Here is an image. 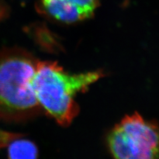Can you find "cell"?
Masks as SVG:
<instances>
[{
	"mask_svg": "<svg viewBox=\"0 0 159 159\" xmlns=\"http://www.w3.org/2000/svg\"><path fill=\"white\" fill-rule=\"evenodd\" d=\"M21 134L22 133L5 131L0 129V151L7 148L9 143Z\"/></svg>",
	"mask_w": 159,
	"mask_h": 159,
	"instance_id": "cell-7",
	"label": "cell"
},
{
	"mask_svg": "<svg viewBox=\"0 0 159 159\" xmlns=\"http://www.w3.org/2000/svg\"><path fill=\"white\" fill-rule=\"evenodd\" d=\"M86 13L89 17L93 16L95 10L99 5L100 0H68Z\"/></svg>",
	"mask_w": 159,
	"mask_h": 159,
	"instance_id": "cell-6",
	"label": "cell"
},
{
	"mask_svg": "<svg viewBox=\"0 0 159 159\" xmlns=\"http://www.w3.org/2000/svg\"><path fill=\"white\" fill-rule=\"evenodd\" d=\"M6 149L9 159H36L39 155L36 144L23 134L10 143Z\"/></svg>",
	"mask_w": 159,
	"mask_h": 159,
	"instance_id": "cell-5",
	"label": "cell"
},
{
	"mask_svg": "<svg viewBox=\"0 0 159 159\" xmlns=\"http://www.w3.org/2000/svg\"><path fill=\"white\" fill-rule=\"evenodd\" d=\"M38 61L18 47L0 51V120L22 123L41 111L33 88Z\"/></svg>",
	"mask_w": 159,
	"mask_h": 159,
	"instance_id": "cell-1",
	"label": "cell"
},
{
	"mask_svg": "<svg viewBox=\"0 0 159 159\" xmlns=\"http://www.w3.org/2000/svg\"><path fill=\"white\" fill-rule=\"evenodd\" d=\"M37 9L54 21L64 23H74L90 18L68 0H41Z\"/></svg>",
	"mask_w": 159,
	"mask_h": 159,
	"instance_id": "cell-4",
	"label": "cell"
},
{
	"mask_svg": "<svg viewBox=\"0 0 159 159\" xmlns=\"http://www.w3.org/2000/svg\"><path fill=\"white\" fill-rule=\"evenodd\" d=\"M107 141L116 158H159V127L138 113L124 117L109 133Z\"/></svg>",
	"mask_w": 159,
	"mask_h": 159,
	"instance_id": "cell-3",
	"label": "cell"
},
{
	"mask_svg": "<svg viewBox=\"0 0 159 159\" xmlns=\"http://www.w3.org/2000/svg\"><path fill=\"white\" fill-rule=\"evenodd\" d=\"M102 76L99 71L70 74L55 62L38 61L33 84L41 110L60 125L68 126L79 111L74 97Z\"/></svg>",
	"mask_w": 159,
	"mask_h": 159,
	"instance_id": "cell-2",
	"label": "cell"
},
{
	"mask_svg": "<svg viewBox=\"0 0 159 159\" xmlns=\"http://www.w3.org/2000/svg\"><path fill=\"white\" fill-rule=\"evenodd\" d=\"M11 8L5 0H0V23L4 21L10 16Z\"/></svg>",
	"mask_w": 159,
	"mask_h": 159,
	"instance_id": "cell-8",
	"label": "cell"
}]
</instances>
